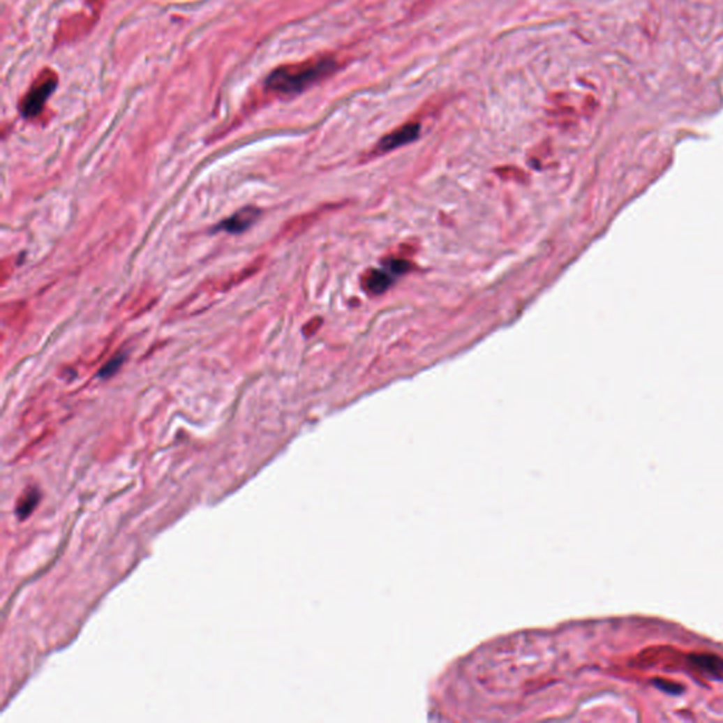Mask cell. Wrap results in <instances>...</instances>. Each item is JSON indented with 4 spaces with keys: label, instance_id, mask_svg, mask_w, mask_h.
Here are the masks:
<instances>
[{
    "label": "cell",
    "instance_id": "cell-9",
    "mask_svg": "<svg viewBox=\"0 0 723 723\" xmlns=\"http://www.w3.org/2000/svg\"><path fill=\"white\" fill-rule=\"evenodd\" d=\"M408 267H410V266H408V263H405V262H403V260H394V262H392V263L389 264V269H390V270H393L394 273H398V274H400V273H404L405 270H408Z\"/></svg>",
    "mask_w": 723,
    "mask_h": 723
},
{
    "label": "cell",
    "instance_id": "cell-5",
    "mask_svg": "<svg viewBox=\"0 0 723 723\" xmlns=\"http://www.w3.org/2000/svg\"><path fill=\"white\" fill-rule=\"evenodd\" d=\"M694 666L701 671L715 678H723V659L713 654H695L692 658Z\"/></svg>",
    "mask_w": 723,
    "mask_h": 723
},
{
    "label": "cell",
    "instance_id": "cell-3",
    "mask_svg": "<svg viewBox=\"0 0 723 723\" xmlns=\"http://www.w3.org/2000/svg\"><path fill=\"white\" fill-rule=\"evenodd\" d=\"M418 133H419V126L417 124H408V125L394 131L393 133L387 135L380 142L379 150L380 151H389V150L397 149L400 146H404L407 143H411L412 140H415L418 137Z\"/></svg>",
    "mask_w": 723,
    "mask_h": 723
},
{
    "label": "cell",
    "instance_id": "cell-6",
    "mask_svg": "<svg viewBox=\"0 0 723 723\" xmlns=\"http://www.w3.org/2000/svg\"><path fill=\"white\" fill-rule=\"evenodd\" d=\"M392 280L387 274L382 273V271H378V270H372L368 273L366 278H365V287L368 288V291L373 292V294H380L383 292L385 290L389 288Z\"/></svg>",
    "mask_w": 723,
    "mask_h": 723
},
{
    "label": "cell",
    "instance_id": "cell-7",
    "mask_svg": "<svg viewBox=\"0 0 723 723\" xmlns=\"http://www.w3.org/2000/svg\"><path fill=\"white\" fill-rule=\"evenodd\" d=\"M122 364H124V356H122V355L114 356L113 359H110V360L107 362V364L102 368V371H100L99 376H102V378H109V376H112L113 373H116V372H117V369L120 368V365H122Z\"/></svg>",
    "mask_w": 723,
    "mask_h": 723
},
{
    "label": "cell",
    "instance_id": "cell-1",
    "mask_svg": "<svg viewBox=\"0 0 723 723\" xmlns=\"http://www.w3.org/2000/svg\"><path fill=\"white\" fill-rule=\"evenodd\" d=\"M335 68L336 64L332 58H321L315 59V61L281 67L267 77L266 85L274 92L294 95L304 92L310 87L327 78L335 71Z\"/></svg>",
    "mask_w": 723,
    "mask_h": 723
},
{
    "label": "cell",
    "instance_id": "cell-2",
    "mask_svg": "<svg viewBox=\"0 0 723 723\" xmlns=\"http://www.w3.org/2000/svg\"><path fill=\"white\" fill-rule=\"evenodd\" d=\"M55 87L57 81L54 78L41 80L38 84H36L22 102V114L24 117H34L40 114L44 103L51 96Z\"/></svg>",
    "mask_w": 723,
    "mask_h": 723
},
{
    "label": "cell",
    "instance_id": "cell-8",
    "mask_svg": "<svg viewBox=\"0 0 723 723\" xmlns=\"http://www.w3.org/2000/svg\"><path fill=\"white\" fill-rule=\"evenodd\" d=\"M655 684H657V687H658L659 690H662V691L670 692V694H678V688H680V687H678L677 684H671V683H669V681L666 683V681H661V680H659V681H657Z\"/></svg>",
    "mask_w": 723,
    "mask_h": 723
},
{
    "label": "cell",
    "instance_id": "cell-4",
    "mask_svg": "<svg viewBox=\"0 0 723 723\" xmlns=\"http://www.w3.org/2000/svg\"><path fill=\"white\" fill-rule=\"evenodd\" d=\"M259 215L260 212L256 208H245L236 212L233 216L225 219L221 228L229 233H240L246 230L249 226H252V223L258 219Z\"/></svg>",
    "mask_w": 723,
    "mask_h": 723
}]
</instances>
